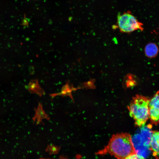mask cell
I'll return each instance as SVG.
<instances>
[{
    "label": "cell",
    "mask_w": 159,
    "mask_h": 159,
    "mask_svg": "<svg viewBox=\"0 0 159 159\" xmlns=\"http://www.w3.org/2000/svg\"><path fill=\"white\" fill-rule=\"evenodd\" d=\"M117 24L120 31L123 33H130L143 29V24L138 20L130 11L118 14Z\"/></svg>",
    "instance_id": "3"
},
{
    "label": "cell",
    "mask_w": 159,
    "mask_h": 159,
    "mask_svg": "<svg viewBox=\"0 0 159 159\" xmlns=\"http://www.w3.org/2000/svg\"><path fill=\"white\" fill-rule=\"evenodd\" d=\"M135 153L130 135L127 133H121L113 135L107 145L96 154L109 153L117 159H125Z\"/></svg>",
    "instance_id": "1"
},
{
    "label": "cell",
    "mask_w": 159,
    "mask_h": 159,
    "mask_svg": "<svg viewBox=\"0 0 159 159\" xmlns=\"http://www.w3.org/2000/svg\"><path fill=\"white\" fill-rule=\"evenodd\" d=\"M79 88H75L73 86L71 85L68 82L64 85L62 88L61 91L60 92L49 94V95L52 98L57 96H61L62 97L64 96L69 97L74 102V100L72 95V92L73 91L79 89Z\"/></svg>",
    "instance_id": "6"
},
{
    "label": "cell",
    "mask_w": 159,
    "mask_h": 159,
    "mask_svg": "<svg viewBox=\"0 0 159 159\" xmlns=\"http://www.w3.org/2000/svg\"><path fill=\"white\" fill-rule=\"evenodd\" d=\"M158 48L154 43H150L147 44L145 48V51L146 56L150 58L155 57L158 52Z\"/></svg>",
    "instance_id": "9"
},
{
    "label": "cell",
    "mask_w": 159,
    "mask_h": 159,
    "mask_svg": "<svg viewBox=\"0 0 159 159\" xmlns=\"http://www.w3.org/2000/svg\"><path fill=\"white\" fill-rule=\"evenodd\" d=\"M35 112V115L32 118V120L34 122L36 120L37 122L36 125L41 124V123H43L42 120L43 119H46L48 120H50V118L48 115L43 110L42 103L39 102L37 107L34 108Z\"/></svg>",
    "instance_id": "7"
},
{
    "label": "cell",
    "mask_w": 159,
    "mask_h": 159,
    "mask_svg": "<svg viewBox=\"0 0 159 159\" xmlns=\"http://www.w3.org/2000/svg\"><path fill=\"white\" fill-rule=\"evenodd\" d=\"M150 150L153 155L159 159V131H153L150 142Z\"/></svg>",
    "instance_id": "5"
},
{
    "label": "cell",
    "mask_w": 159,
    "mask_h": 159,
    "mask_svg": "<svg viewBox=\"0 0 159 159\" xmlns=\"http://www.w3.org/2000/svg\"><path fill=\"white\" fill-rule=\"evenodd\" d=\"M65 159V158H58V159Z\"/></svg>",
    "instance_id": "11"
},
{
    "label": "cell",
    "mask_w": 159,
    "mask_h": 159,
    "mask_svg": "<svg viewBox=\"0 0 159 159\" xmlns=\"http://www.w3.org/2000/svg\"><path fill=\"white\" fill-rule=\"evenodd\" d=\"M149 118L153 124L159 123V92H157L150 100L149 103Z\"/></svg>",
    "instance_id": "4"
},
{
    "label": "cell",
    "mask_w": 159,
    "mask_h": 159,
    "mask_svg": "<svg viewBox=\"0 0 159 159\" xmlns=\"http://www.w3.org/2000/svg\"><path fill=\"white\" fill-rule=\"evenodd\" d=\"M125 159H145L136 153L133 154L127 157Z\"/></svg>",
    "instance_id": "10"
},
{
    "label": "cell",
    "mask_w": 159,
    "mask_h": 159,
    "mask_svg": "<svg viewBox=\"0 0 159 159\" xmlns=\"http://www.w3.org/2000/svg\"><path fill=\"white\" fill-rule=\"evenodd\" d=\"M150 100L146 97L137 95L133 97L128 107L130 115L138 126H144L149 118Z\"/></svg>",
    "instance_id": "2"
},
{
    "label": "cell",
    "mask_w": 159,
    "mask_h": 159,
    "mask_svg": "<svg viewBox=\"0 0 159 159\" xmlns=\"http://www.w3.org/2000/svg\"><path fill=\"white\" fill-rule=\"evenodd\" d=\"M28 88L29 91L31 93L36 94L40 97L45 94L44 91L40 87L37 80L31 82Z\"/></svg>",
    "instance_id": "8"
}]
</instances>
